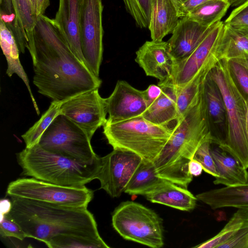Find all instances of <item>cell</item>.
<instances>
[{
    "instance_id": "60d3db41",
    "label": "cell",
    "mask_w": 248,
    "mask_h": 248,
    "mask_svg": "<svg viewBox=\"0 0 248 248\" xmlns=\"http://www.w3.org/2000/svg\"><path fill=\"white\" fill-rule=\"evenodd\" d=\"M150 105L160 94L161 89L158 85L151 84L145 90Z\"/></svg>"
},
{
    "instance_id": "4316f807",
    "label": "cell",
    "mask_w": 248,
    "mask_h": 248,
    "mask_svg": "<svg viewBox=\"0 0 248 248\" xmlns=\"http://www.w3.org/2000/svg\"><path fill=\"white\" fill-rule=\"evenodd\" d=\"M162 179L157 176L152 162L142 159L124 192L130 195H143L155 187Z\"/></svg>"
},
{
    "instance_id": "cb8c5ba5",
    "label": "cell",
    "mask_w": 248,
    "mask_h": 248,
    "mask_svg": "<svg viewBox=\"0 0 248 248\" xmlns=\"http://www.w3.org/2000/svg\"><path fill=\"white\" fill-rule=\"evenodd\" d=\"M0 45L7 63L6 74L9 77H11L15 74L23 80L29 91L35 110L39 115V109L32 93L27 75L20 61V50L18 46L13 34L1 19H0Z\"/></svg>"
},
{
    "instance_id": "7c38bea8",
    "label": "cell",
    "mask_w": 248,
    "mask_h": 248,
    "mask_svg": "<svg viewBox=\"0 0 248 248\" xmlns=\"http://www.w3.org/2000/svg\"><path fill=\"white\" fill-rule=\"evenodd\" d=\"M142 160L135 153L117 149L100 157L96 177L100 183V188L112 198L119 197Z\"/></svg>"
},
{
    "instance_id": "6da1fadb",
    "label": "cell",
    "mask_w": 248,
    "mask_h": 248,
    "mask_svg": "<svg viewBox=\"0 0 248 248\" xmlns=\"http://www.w3.org/2000/svg\"><path fill=\"white\" fill-rule=\"evenodd\" d=\"M28 48L34 70L33 84L41 94L63 102L102 83L75 55L53 19L36 18Z\"/></svg>"
},
{
    "instance_id": "836d02e7",
    "label": "cell",
    "mask_w": 248,
    "mask_h": 248,
    "mask_svg": "<svg viewBox=\"0 0 248 248\" xmlns=\"http://www.w3.org/2000/svg\"><path fill=\"white\" fill-rule=\"evenodd\" d=\"M20 27L27 34V38L33 35L36 18L33 14L30 0H12Z\"/></svg>"
},
{
    "instance_id": "ee69618b",
    "label": "cell",
    "mask_w": 248,
    "mask_h": 248,
    "mask_svg": "<svg viewBox=\"0 0 248 248\" xmlns=\"http://www.w3.org/2000/svg\"><path fill=\"white\" fill-rule=\"evenodd\" d=\"M232 6H238L247 0H227Z\"/></svg>"
},
{
    "instance_id": "d590c367",
    "label": "cell",
    "mask_w": 248,
    "mask_h": 248,
    "mask_svg": "<svg viewBox=\"0 0 248 248\" xmlns=\"http://www.w3.org/2000/svg\"><path fill=\"white\" fill-rule=\"evenodd\" d=\"M224 23L236 29L248 31V0L234 9Z\"/></svg>"
},
{
    "instance_id": "1f68e13d",
    "label": "cell",
    "mask_w": 248,
    "mask_h": 248,
    "mask_svg": "<svg viewBox=\"0 0 248 248\" xmlns=\"http://www.w3.org/2000/svg\"><path fill=\"white\" fill-rule=\"evenodd\" d=\"M227 60L231 76L239 91L248 103V66L243 59Z\"/></svg>"
},
{
    "instance_id": "8fae6325",
    "label": "cell",
    "mask_w": 248,
    "mask_h": 248,
    "mask_svg": "<svg viewBox=\"0 0 248 248\" xmlns=\"http://www.w3.org/2000/svg\"><path fill=\"white\" fill-rule=\"evenodd\" d=\"M98 89L75 95L62 102L60 108V114L83 129L91 139L107 120L105 98L101 96Z\"/></svg>"
},
{
    "instance_id": "9c48e42d",
    "label": "cell",
    "mask_w": 248,
    "mask_h": 248,
    "mask_svg": "<svg viewBox=\"0 0 248 248\" xmlns=\"http://www.w3.org/2000/svg\"><path fill=\"white\" fill-rule=\"evenodd\" d=\"M6 196L62 206L87 208L93 191L85 186H67L34 178H18L8 185Z\"/></svg>"
},
{
    "instance_id": "e575fe53",
    "label": "cell",
    "mask_w": 248,
    "mask_h": 248,
    "mask_svg": "<svg viewBox=\"0 0 248 248\" xmlns=\"http://www.w3.org/2000/svg\"><path fill=\"white\" fill-rule=\"evenodd\" d=\"M211 144L212 142L210 140L202 142L196 151L193 158L202 164L205 172L217 178L218 175L211 153Z\"/></svg>"
},
{
    "instance_id": "d4e9b609",
    "label": "cell",
    "mask_w": 248,
    "mask_h": 248,
    "mask_svg": "<svg viewBox=\"0 0 248 248\" xmlns=\"http://www.w3.org/2000/svg\"><path fill=\"white\" fill-rule=\"evenodd\" d=\"M216 55L218 60L248 58V31L224 23Z\"/></svg>"
},
{
    "instance_id": "2e32d148",
    "label": "cell",
    "mask_w": 248,
    "mask_h": 248,
    "mask_svg": "<svg viewBox=\"0 0 248 248\" xmlns=\"http://www.w3.org/2000/svg\"><path fill=\"white\" fill-rule=\"evenodd\" d=\"M136 62L147 76L162 82L170 78L174 70L176 61L170 53L168 42L147 41L137 51Z\"/></svg>"
},
{
    "instance_id": "f1b7e54d",
    "label": "cell",
    "mask_w": 248,
    "mask_h": 248,
    "mask_svg": "<svg viewBox=\"0 0 248 248\" xmlns=\"http://www.w3.org/2000/svg\"><path fill=\"white\" fill-rule=\"evenodd\" d=\"M230 6L227 0H208L196 8L186 17L209 27L220 21Z\"/></svg>"
},
{
    "instance_id": "30bf717a",
    "label": "cell",
    "mask_w": 248,
    "mask_h": 248,
    "mask_svg": "<svg viewBox=\"0 0 248 248\" xmlns=\"http://www.w3.org/2000/svg\"><path fill=\"white\" fill-rule=\"evenodd\" d=\"M79 36L86 64L99 77L102 61L103 29L101 0H79Z\"/></svg>"
},
{
    "instance_id": "277c9868",
    "label": "cell",
    "mask_w": 248,
    "mask_h": 248,
    "mask_svg": "<svg viewBox=\"0 0 248 248\" xmlns=\"http://www.w3.org/2000/svg\"><path fill=\"white\" fill-rule=\"evenodd\" d=\"M22 174L67 186H83L96 179L100 160L84 164L42 148L39 144L16 154Z\"/></svg>"
},
{
    "instance_id": "7a4b0ae2",
    "label": "cell",
    "mask_w": 248,
    "mask_h": 248,
    "mask_svg": "<svg viewBox=\"0 0 248 248\" xmlns=\"http://www.w3.org/2000/svg\"><path fill=\"white\" fill-rule=\"evenodd\" d=\"M9 216L26 237L46 244L59 234L101 237L93 215L87 208L60 205L35 200L12 198Z\"/></svg>"
},
{
    "instance_id": "d6986e66",
    "label": "cell",
    "mask_w": 248,
    "mask_h": 248,
    "mask_svg": "<svg viewBox=\"0 0 248 248\" xmlns=\"http://www.w3.org/2000/svg\"><path fill=\"white\" fill-rule=\"evenodd\" d=\"M144 196L152 202L187 212L195 209L198 200L187 188L163 179Z\"/></svg>"
},
{
    "instance_id": "b9f144b4",
    "label": "cell",
    "mask_w": 248,
    "mask_h": 248,
    "mask_svg": "<svg viewBox=\"0 0 248 248\" xmlns=\"http://www.w3.org/2000/svg\"><path fill=\"white\" fill-rule=\"evenodd\" d=\"M188 170L193 176H198L201 174L203 169L202 164L198 161L193 158L189 162Z\"/></svg>"
},
{
    "instance_id": "7402d4cb",
    "label": "cell",
    "mask_w": 248,
    "mask_h": 248,
    "mask_svg": "<svg viewBox=\"0 0 248 248\" xmlns=\"http://www.w3.org/2000/svg\"><path fill=\"white\" fill-rule=\"evenodd\" d=\"M211 153L218 175L213 181L214 184L231 186L248 183L247 169L237 159L219 147L211 146Z\"/></svg>"
},
{
    "instance_id": "5bb4252c",
    "label": "cell",
    "mask_w": 248,
    "mask_h": 248,
    "mask_svg": "<svg viewBox=\"0 0 248 248\" xmlns=\"http://www.w3.org/2000/svg\"><path fill=\"white\" fill-rule=\"evenodd\" d=\"M107 121H123L141 116L150 105L145 90L137 89L124 80H118L111 94L105 98Z\"/></svg>"
},
{
    "instance_id": "83f0119b",
    "label": "cell",
    "mask_w": 248,
    "mask_h": 248,
    "mask_svg": "<svg viewBox=\"0 0 248 248\" xmlns=\"http://www.w3.org/2000/svg\"><path fill=\"white\" fill-rule=\"evenodd\" d=\"M248 224V207L238 208L218 233L193 248H218L219 246L230 240L242 227Z\"/></svg>"
},
{
    "instance_id": "4dcf8cb0",
    "label": "cell",
    "mask_w": 248,
    "mask_h": 248,
    "mask_svg": "<svg viewBox=\"0 0 248 248\" xmlns=\"http://www.w3.org/2000/svg\"><path fill=\"white\" fill-rule=\"evenodd\" d=\"M46 245L50 248H109L101 237H86L72 234H59Z\"/></svg>"
},
{
    "instance_id": "ab89813d",
    "label": "cell",
    "mask_w": 248,
    "mask_h": 248,
    "mask_svg": "<svg viewBox=\"0 0 248 248\" xmlns=\"http://www.w3.org/2000/svg\"><path fill=\"white\" fill-rule=\"evenodd\" d=\"M34 16L43 15L50 5V0H30Z\"/></svg>"
},
{
    "instance_id": "7bdbcfd3",
    "label": "cell",
    "mask_w": 248,
    "mask_h": 248,
    "mask_svg": "<svg viewBox=\"0 0 248 248\" xmlns=\"http://www.w3.org/2000/svg\"><path fill=\"white\" fill-rule=\"evenodd\" d=\"M1 215L8 214L11 208L12 202L8 200H3L1 201Z\"/></svg>"
},
{
    "instance_id": "5b68a950",
    "label": "cell",
    "mask_w": 248,
    "mask_h": 248,
    "mask_svg": "<svg viewBox=\"0 0 248 248\" xmlns=\"http://www.w3.org/2000/svg\"><path fill=\"white\" fill-rule=\"evenodd\" d=\"M103 133L113 149L129 151L153 162L169 140L172 128L154 124L139 116L111 123L107 121Z\"/></svg>"
},
{
    "instance_id": "f35d334b",
    "label": "cell",
    "mask_w": 248,
    "mask_h": 248,
    "mask_svg": "<svg viewBox=\"0 0 248 248\" xmlns=\"http://www.w3.org/2000/svg\"><path fill=\"white\" fill-rule=\"evenodd\" d=\"M208 0H171L178 16L181 18L187 15L198 6Z\"/></svg>"
},
{
    "instance_id": "ba28073f",
    "label": "cell",
    "mask_w": 248,
    "mask_h": 248,
    "mask_svg": "<svg viewBox=\"0 0 248 248\" xmlns=\"http://www.w3.org/2000/svg\"><path fill=\"white\" fill-rule=\"evenodd\" d=\"M91 139L67 117L59 114L42 136L39 145L54 154L87 164L98 161Z\"/></svg>"
},
{
    "instance_id": "9a60e30c",
    "label": "cell",
    "mask_w": 248,
    "mask_h": 248,
    "mask_svg": "<svg viewBox=\"0 0 248 248\" xmlns=\"http://www.w3.org/2000/svg\"><path fill=\"white\" fill-rule=\"evenodd\" d=\"M202 91L212 144L222 149L228 136L226 108L217 84L208 74L202 83Z\"/></svg>"
},
{
    "instance_id": "d6a6232c",
    "label": "cell",
    "mask_w": 248,
    "mask_h": 248,
    "mask_svg": "<svg viewBox=\"0 0 248 248\" xmlns=\"http://www.w3.org/2000/svg\"><path fill=\"white\" fill-rule=\"evenodd\" d=\"M153 0H123L126 9L141 28H148Z\"/></svg>"
},
{
    "instance_id": "8d00e7d4",
    "label": "cell",
    "mask_w": 248,
    "mask_h": 248,
    "mask_svg": "<svg viewBox=\"0 0 248 248\" xmlns=\"http://www.w3.org/2000/svg\"><path fill=\"white\" fill-rule=\"evenodd\" d=\"M0 234L3 237H13L20 240L27 238L20 226L8 214L1 215Z\"/></svg>"
},
{
    "instance_id": "ffe728a7",
    "label": "cell",
    "mask_w": 248,
    "mask_h": 248,
    "mask_svg": "<svg viewBox=\"0 0 248 248\" xmlns=\"http://www.w3.org/2000/svg\"><path fill=\"white\" fill-rule=\"evenodd\" d=\"M158 85L161 89L160 94L141 116L154 124L168 126L172 122L176 124L178 118L176 91L166 82H159Z\"/></svg>"
},
{
    "instance_id": "ac0fdd59",
    "label": "cell",
    "mask_w": 248,
    "mask_h": 248,
    "mask_svg": "<svg viewBox=\"0 0 248 248\" xmlns=\"http://www.w3.org/2000/svg\"><path fill=\"white\" fill-rule=\"evenodd\" d=\"M53 20L72 52L86 64L80 41L79 0H59Z\"/></svg>"
},
{
    "instance_id": "52a82bcc",
    "label": "cell",
    "mask_w": 248,
    "mask_h": 248,
    "mask_svg": "<svg viewBox=\"0 0 248 248\" xmlns=\"http://www.w3.org/2000/svg\"><path fill=\"white\" fill-rule=\"evenodd\" d=\"M115 230L124 239L152 248L164 244L162 220L154 210L133 202H121L112 215Z\"/></svg>"
},
{
    "instance_id": "f6af8a7d",
    "label": "cell",
    "mask_w": 248,
    "mask_h": 248,
    "mask_svg": "<svg viewBox=\"0 0 248 248\" xmlns=\"http://www.w3.org/2000/svg\"><path fill=\"white\" fill-rule=\"evenodd\" d=\"M246 130L247 137L248 139V103H247V114H246Z\"/></svg>"
},
{
    "instance_id": "f546056e",
    "label": "cell",
    "mask_w": 248,
    "mask_h": 248,
    "mask_svg": "<svg viewBox=\"0 0 248 248\" xmlns=\"http://www.w3.org/2000/svg\"><path fill=\"white\" fill-rule=\"evenodd\" d=\"M62 102L53 101L41 118L21 136L26 147L30 148L39 143L41 138L55 118L60 114Z\"/></svg>"
},
{
    "instance_id": "8992f818",
    "label": "cell",
    "mask_w": 248,
    "mask_h": 248,
    "mask_svg": "<svg viewBox=\"0 0 248 248\" xmlns=\"http://www.w3.org/2000/svg\"><path fill=\"white\" fill-rule=\"evenodd\" d=\"M217 84L224 101L227 115L228 136L222 149L248 169V139L246 130L247 103L234 84L227 60L217 61L208 73Z\"/></svg>"
},
{
    "instance_id": "4fadbf2b",
    "label": "cell",
    "mask_w": 248,
    "mask_h": 248,
    "mask_svg": "<svg viewBox=\"0 0 248 248\" xmlns=\"http://www.w3.org/2000/svg\"><path fill=\"white\" fill-rule=\"evenodd\" d=\"M223 25L222 21L216 23L203 41L188 57L176 62L171 77L162 82L171 84L176 88L183 87L204 65L217 58L216 50Z\"/></svg>"
},
{
    "instance_id": "bcb514c9",
    "label": "cell",
    "mask_w": 248,
    "mask_h": 248,
    "mask_svg": "<svg viewBox=\"0 0 248 248\" xmlns=\"http://www.w3.org/2000/svg\"><path fill=\"white\" fill-rule=\"evenodd\" d=\"M243 60H244L245 62L246 63V64H247V65L248 66V58L245 59Z\"/></svg>"
},
{
    "instance_id": "603a6c76",
    "label": "cell",
    "mask_w": 248,
    "mask_h": 248,
    "mask_svg": "<svg viewBox=\"0 0 248 248\" xmlns=\"http://www.w3.org/2000/svg\"><path fill=\"white\" fill-rule=\"evenodd\" d=\"M171 0H153L150 23L152 40L162 41L172 33L179 19Z\"/></svg>"
},
{
    "instance_id": "484cf974",
    "label": "cell",
    "mask_w": 248,
    "mask_h": 248,
    "mask_svg": "<svg viewBox=\"0 0 248 248\" xmlns=\"http://www.w3.org/2000/svg\"><path fill=\"white\" fill-rule=\"evenodd\" d=\"M219 60L215 58L204 65L197 75L186 85L175 88L178 112L177 121L184 115L197 101L202 84L212 67Z\"/></svg>"
},
{
    "instance_id": "44dd1931",
    "label": "cell",
    "mask_w": 248,
    "mask_h": 248,
    "mask_svg": "<svg viewBox=\"0 0 248 248\" xmlns=\"http://www.w3.org/2000/svg\"><path fill=\"white\" fill-rule=\"evenodd\" d=\"M198 200L212 209L224 207H248V183L225 186L196 195Z\"/></svg>"
},
{
    "instance_id": "74e56055",
    "label": "cell",
    "mask_w": 248,
    "mask_h": 248,
    "mask_svg": "<svg viewBox=\"0 0 248 248\" xmlns=\"http://www.w3.org/2000/svg\"><path fill=\"white\" fill-rule=\"evenodd\" d=\"M218 248H248V224L242 227L232 238Z\"/></svg>"
},
{
    "instance_id": "e0dca14e",
    "label": "cell",
    "mask_w": 248,
    "mask_h": 248,
    "mask_svg": "<svg viewBox=\"0 0 248 248\" xmlns=\"http://www.w3.org/2000/svg\"><path fill=\"white\" fill-rule=\"evenodd\" d=\"M215 24L209 27H204L186 16L181 18L167 42L170 53L176 62L188 57L203 41Z\"/></svg>"
},
{
    "instance_id": "3957f363",
    "label": "cell",
    "mask_w": 248,
    "mask_h": 248,
    "mask_svg": "<svg viewBox=\"0 0 248 248\" xmlns=\"http://www.w3.org/2000/svg\"><path fill=\"white\" fill-rule=\"evenodd\" d=\"M208 140L212 142L202 86L197 101L177 121L170 139L153 162L157 176L187 188L193 179L189 162Z\"/></svg>"
}]
</instances>
